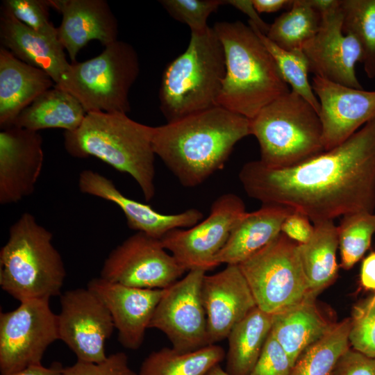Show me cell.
Wrapping results in <instances>:
<instances>
[{"label":"cell","instance_id":"6da1fadb","mask_svg":"<svg viewBox=\"0 0 375 375\" xmlns=\"http://www.w3.org/2000/svg\"><path fill=\"white\" fill-rule=\"evenodd\" d=\"M239 179L247 194L278 204L313 223L375 210V119L338 146L295 165L245 163Z\"/></svg>","mask_w":375,"mask_h":375},{"label":"cell","instance_id":"7a4b0ae2","mask_svg":"<svg viewBox=\"0 0 375 375\" xmlns=\"http://www.w3.org/2000/svg\"><path fill=\"white\" fill-rule=\"evenodd\" d=\"M251 135L250 119L217 106L153 127V149L185 187L222 169L235 145Z\"/></svg>","mask_w":375,"mask_h":375},{"label":"cell","instance_id":"3957f363","mask_svg":"<svg viewBox=\"0 0 375 375\" xmlns=\"http://www.w3.org/2000/svg\"><path fill=\"white\" fill-rule=\"evenodd\" d=\"M212 28L226 62L217 106L251 119L290 91L272 56L249 26L240 21L219 22Z\"/></svg>","mask_w":375,"mask_h":375},{"label":"cell","instance_id":"277c9868","mask_svg":"<svg viewBox=\"0 0 375 375\" xmlns=\"http://www.w3.org/2000/svg\"><path fill=\"white\" fill-rule=\"evenodd\" d=\"M153 132L126 113L92 112L76 130L65 131L64 147L73 157L93 156L129 174L149 201L156 192Z\"/></svg>","mask_w":375,"mask_h":375},{"label":"cell","instance_id":"5b68a950","mask_svg":"<svg viewBox=\"0 0 375 375\" xmlns=\"http://www.w3.org/2000/svg\"><path fill=\"white\" fill-rule=\"evenodd\" d=\"M52 233L35 217L23 213L10 227L0 251V285L19 302L60 295L66 277Z\"/></svg>","mask_w":375,"mask_h":375},{"label":"cell","instance_id":"8992f818","mask_svg":"<svg viewBox=\"0 0 375 375\" xmlns=\"http://www.w3.org/2000/svg\"><path fill=\"white\" fill-rule=\"evenodd\" d=\"M225 74L224 48L213 28L191 32L186 50L162 73L158 98L167 122L217 106Z\"/></svg>","mask_w":375,"mask_h":375},{"label":"cell","instance_id":"52a82bcc","mask_svg":"<svg viewBox=\"0 0 375 375\" xmlns=\"http://www.w3.org/2000/svg\"><path fill=\"white\" fill-rule=\"evenodd\" d=\"M250 131L260 147L259 160L269 167H291L324 151L317 112L291 90L250 119Z\"/></svg>","mask_w":375,"mask_h":375},{"label":"cell","instance_id":"ba28073f","mask_svg":"<svg viewBox=\"0 0 375 375\" xmlns=\"http://www.w3.org/2000/svg\"><path fill=\"white\" fill-rule=\"evenodd\" d=\"M140 73L138 53L129 43L117 40L98 56L71 63L55 85L74 96L87 113L130 111L129 92Z\"/></svg>","mask_w":375,"mask_h":375},{"label":"cell","instance_id":"9c48e42d","mask_svg":"<svg viewBox=\"0 0 375 375\" xmlns=\"http://www.w3.org/2000/svg\"><path fill=\"white\" fill-rule=\"evenodd\" d=\"M298 247L299 244L281 233L238 265L257 307L268 314L280 312L311 296Z\"/></svg>","mask_w":375,"mask_h":375},{"label":"cell","instance_id":"30bf717a","mask_svg":"<svg viewBox=\"0 0 375 375\" xmlns=\"http://www.w3.org/2000/svg\"><path fill=\"white\" fill-rule=\"evenodd\" d=\"M59 340L57 315L49 299H29L0 314V371L8 375L41 364L50 344Z\"/></svg>","mask_w":375,"mask_h":375},{"label":"cell","instance_id":"8fae6325","mask_svg":"<svg viewBox=\"0 0 375 375\" xmlns=\"http://www.w3.org/2000/svg\"><path fill=\"white\" fill-rule=\"evenodd\" d=\"M246 212L244 203L240 197L233 193L224 194L212 203L206 219L188 229L170 231L160 239L161 243L187 272H206L217 266L215 262L216 256Z\"/></svg>","mask_w":375,"mask_h":375},{"label":"cell","instance_id":"7c38bea8","mask_svg":"<svg viewBox=\"0 0 375 375\" xmlns=\"http://www.w3.org/2000/svg\"><path fill=\"white\" fill-rule=\"evenodd\" d=\"M185 272L160 240L136 232L109 253L100 277L128 287L165 289Z\"/></svg>","mask_w":375,"mask_h":375},{"label":"cell","instance_id":"4fadbf2b","mask_svg":"<svg viewBox=\"0 0 375 375\" xmlns=\"http://www.w3.org/2000/svg\"><path fill=\"white\" fill-rule=\"evenodd\" d=\"M206 272L190 270L185 276L165 288L149 326L162 332L172 348L179 352L192 351L210 344L201 298Z\"/></svg>","mask_w":375,"mask_h":375},{"label":"cell","instance_id":"5bb4252c","mask_svg":"<svg viewBox=\"0 0 375 375\" xmlns=\"http://www.w3.org/2000/svg\"><path fill=\"white\" fill-rule=\"evenodd\" d=\"M60 306L57 315L59 340L78 361L100 362L105 360L106 342L115 326L102 301L88 288H76L60 295Z\"/></svg>","mask_w":375,"mask_h":375},{"label":"cell","instance_id":"9a60e30c","mask_svg":"<svg viewBox=\"0 0 375 375\" xmlns=\"http://www.w3.org/2000/svg\"><path fill=\"white\" fill-rule=\"evenodd\" d=\"M322 17L317 33L302 48L310 72L334 83L362 89L356 65L363 62V51L353 35L343 32L341 3Z\"/></svg>","mask_w":375,"mask_h":375},{"label":"cell","instance_id":"2e32d148","mask_svg":"<svg viewBox=\"0 0 375 375\" xmlns=\"http://www.w3.org/2000/svg\"><path fill=\"white\" fill-rule=\"evenodd\" d=\"M311 85L320 105L324 151L342 144L375 119V91L347 87L318 76L312 77Z\"/></svg>","mask_w":375,"mask_h":375},{"label":"cell","instance_id":"e0dca14e","mask_svg":"<svg viewBox=\"0 0 375 375\" xmlns=\"http://www.w3.org/2000/svg\"><path fill=\"white\" fill-rule=\"evenodd\" d=\"M42 137L15 126L0 132V203H16L33 193L44 162Z\"/></svg>","mask_w":375,"mask_h":375},{"label":"cell","instance_id":"ac0fdd59","mask_svg":"<svg viewBox=\"0 0 375 375\" xmlns=\"http://www.w3.org/2000/svg\"><path fill=\"white\" fill-rule=\"evenodd\" d=\"M201 298L210 344L227 338L232 328L256 308L250 288L238 265L205 275Z\"/></svg>","mask_w":375,"mask_h":375},{"label":"cell","instance_id":"d6986e66","mask_svg":"<svg viewBox=\"0 0 375 375\" xmlns=\"http://www.w3.org/2000/svg\"><path fill=\"white\" fill-rule=\"evenodd\" d=\"M87 288L109 310L120 344L130 350L138 349L165 289L128 287L101 277L92 278Z\"/></svg>","mask_w":375,"mask_h":375},{"label":"cell","instance_id":"ffe728a7","mask_svg":"<svg viewBox=\"0 0 375 375\" xmlns=\"http://www.w3.org/2000/svg\"><path fill=\"white\" fill-rule=\"evenodd\" d=\"M78 188L83 194L114 203L124 212L130 228L158 240L170 231L190 228L203 219L202 212L196 208L177 214L160 213L148 204L124 196L110 179L91 169L80 173Z\"/></svg>","mask_w":375,"mask_h":375},{"label":"cell","instance_id":"44dd1931","mask_svg":"<svg viewBox=\"0 0 375 375\" xmlns=\"http://www.w3.org/2000/svg\"><path fill=\"white\" fill-rule=\"evenodd\" d=\"M51 8L62 15L58 39L76 62L79 51L91 40L104 47L117 40L118 22L105 0H49Z\"/></svg>","mask_w":375,"mask_h":375},{"label":"cell","instance_id":"7402d4cb","mask_svg":"<svg viewBox=\"0 0 375 375\" xmlns=\"http://www.w3.org/2000/svg\"><path fill=\"white\" fill-rule=\"evenodd\" d=\"M1 46L25 63L40 69L60 83L70 64L58 39L51 38L27 27L10 12L1 8Z\"/></svg>","mask_w":375,"mask_h":375},{"label":"cell","instance_id":"603a6c76","mask_svg":"<svg viewBox=\"0 0 375 375\" xmlns=\"http://www.w3.org/2000/svg\"><path fill=\"white\" fill-rule=\"evenodd\" d=\"M55 86L44 71L20 60L0 47V127L12 126L21 112Z\"/></svg>","mask_w":375,"mask_h":375},{"label":"cell","instance_id":"cb8c5ba5","mask_svg":"<svg viewBox=\"0 0 375 375\" xmlns=\"http://www.w3.org/2000/svg\"><path fill=\"white\" fill-rule=\"evenodd\" d=\"M294 210L283 205L262 204L256 211L247 212L233 228L215 263L239 265L255 254L279 235L284 220Z\"/></svg>","mask_w":375,"mask_h":375},{"label":"cell","instance_id":"d4e9b609","mask_svg":"<svg viewBox=\"0 0 375 375\" xmlns=\"http://www.w3.org/2000/svg\"><path fill=\"white\" fill-rule=\"evenodd\" d=\"M315 299L308 296L272 315L271 333L286 351L293 365L299 355L333 325L322 316Z\"/></svg>","mask_w":375,"mask_h":375},{"label":"cell","instance_id":"484cf974","mask_svg":"<svg viewBox=\"0 0 375 375\" xmlns=\"http://www.w3.org/2000/svg\"><path fill=\"white\" fill-rule=\"evenodd\" d=\"M86 114L74 96L54 86L23 110L12 126L38 132L45 128L74 131L80 126Z\"/></svg>","mask_w":375,"mask_h":375},{"label":"cell","instance_id":"4316f807","mask_svg":"<svg viewBox=\"0 0 375 375\" xmlns=\"http://www.w3.org/2000/svg\"><path fill=\"white\" fill-rule=\"evenodd\" d=\"M313 226L311 238L299 244L298 249L310 294L316 298L338 276L336 253L339 241L338 226L333 220L317 222Z\"/></svg>","mask_w":375,"mask_h":375},{"label":"cell","instance_id":"83f0119b","mask_svg":"<svg viewBox=\"0 0 375 375\" xmlns=\"http://www.w3.org/2000/svg\"><path fill=\"white\" fill-rule=\"evenodd\" d=\"M272 328V315L257 306L238 322L227 338L226 371L231 375H250Z\"/></svg>","mask_w":375,"mask_h":375},{"label":"cell","instance_id":"f1b7e54d","mask_svg":"<svg viewBox=\"0 0 375 375\" xmlns=\"http://www.w3.org/2000/svg\"><path fill=\"white\" fill-rule=\"evenodd\" d=\"M224 357L223 348L215 344L188 352L164 347L143 360L138 375H205Z\"/></svg>","mask_w":375,"mask_h":375},{"label":"cell","instance_id":"f546056e","mask_svg":"<svg viewBox=\"0 0 375 375\" xmlns=\"http://www.w3.org/2000/svg\"><path fill=\"white\" fill-rule=\"evenodd\" d=\"M350 326L351 318L333 324L324 336L299 355L290 375H334L340 358L351 348Z\"/></svg>","mask_w":375,"mask_h":375},{"label":"cell","instance_id":"4dcf8cb0","mask_svg":"<svg viewBox=\"0 0 375 375\" xmlns=\"http://www.w3.org/2000/svg\"><path fill=\"white\" fill-rule=\"evenodd\" d=\"M322 19L321 13L308 0H294L292 7L270 24L265 35L283 49H302L317 33Z\"/></svg>","mask_w":375,"mask_h":375},{"label":"cell","instance_id":"1f68e13d","mask_svg":"<svg viewBox=\"0 0 375 375\" xmlns=\"http://www.w3.org/2000/svg\"><path fill=\"white\" fill-rule=\"evenodd\" d=\"M342 29L353 35L364 54L367 76L375 78V0H341Z\"/></svg>","mask_w":375,"mask_h":375},{"label":"cell","instance_id":"d6a6232c","mask_svg":"<svg viewBox=\"0 0 375 375\" xmlns=\"http://www.w3.org/2000/svg\"><path fill=\"white\" fill-rule=\"evenodd\" d=\"M249 26L272 56L283 78L291 87V90L306 99L319 115L320 105L308 81L309 62L303 50L283 49L269 40L253 24L249 22Z\"/></svg>","mask_w":375,"mask_h":375},{"label":"cell","instance_id":"836d02e7","mask_svg":"<svg viewBox=\"0 0 375 375\" xmlns=\"http://www.w3.org/2000/svg\"><path fill=\"white\" fill-rule=\"evenodd\" d=\"M338 232L340 266L350 269L370 248L375 234V213L361 212L343 216Z\"/></svg>","mask_w":375,"mask_h":375},{"label":"cell","instance_id":"e575fe53","mask_svg":"<svg viewBox=\"0 0 375 375\" xmlns=\"http://www.w3.org/2000/svg\"><path fill=\"white\" fill-rule=\"evenodd\" d=\"M349 341L352 349L375 358V292L354 306Z\"/></svg>","mask_w":375,"mask_h":375},{"label":"cell","instance_id":"d590c367","mask_svg":"<svg viewBox=\"0 0 375 375\" xmlns=\"http://www.w3.org/2000/svg\"><path fill=\"white\" fill-rule=\"evenodd\" d=\"M3 9L35 32L58 39V30L49 19V0H4Z\"/></svg>","mask_w":375,"mask_h":375},{"label":"cell","instance_id":"8d00e7d4","mask_svg":"<svg viewBox=\"0 0 375 375\" xmlns=\"http://www.w3.org/2000/svg\"><path fill=\"white\" fill-rule=\"evenodd\" d=\"M159 3L175 20L187 24L192 33H202L209 26L211 13L226 4L222 0H160Z\"/></svg>","mask_w":375,"mask_h":375},{"label":"cell","instance_id":"74e56055","mask_svg":"<svg viewBox=\"0 0 375 375\" xmlns=\"http://www.w3.org/2000/svg\"><path fill=\"white\" fill-rule=\"evenodd\" d=\"M292 367L289 356L270 332L250 375H290Z\"/></svg>","mask_w":375,"mask_h":375},{"label":"cell","instance_id":"f35d334b","mask_svg":"<svg viewBox=\"0 0 375 375\" xmlns=\"http://www.w3.org/2000/svg\"><path fill=\"white\" fill-rule=\"evenodd\" d=\"M65 375H138L128 365V357L124 352L107 356L100 362H85L77 360L72 366L64 367Z\"/></svg>","mask_w":375,"mask_h":375},{"label":"cell","instance_id":"ab89813d","mask_svg":"<svg viewBox=\"0 0 375 375\" xmlns=\"http://www.w3.org/2000/svg\"><path fill=\"white\" fill-rule=\"evenodd\" d=\"M334 375H375V358L350 348L338 362Z\"/></svg>","mask_w":375,"mask_h":375},{"label":"cell","instance_id":"60d3db41","mask_svg":"<svg viewBox=\"0 0 375 375\" xmlns=\"http://www.w3.org/2000/svg\"><path fill=\"white\" fill-rule=\"evenodd\" d=\"M310 222L306 215L294 210L284 220L281 233L299 244L306 243L314 232Z\"/></svg>","mask_w":375,"mask_h":375},{"label":"cell","instance_id":"b9f144b4","mask_svg":"<svg viewBox=\"0 0 375 375\" xmlns=\"http://www.w3.org/2000/svg\"><path fill=\"white\" fill-rule=\"evenodd\" d=\"M226 4H229L247 15L249 18V22L253 24L262 33H267L270 24L264 22L259 16L252 0H228L226 1Z\"/></svg>","mask_w":375,"mask_h":375},{"label":"cell","instance_id":"7bdbcfd3","mask_svg":"<svg viewBox=\"0 0 375 375\" xmlns=\"http://www.w3.org/2000/svg\"><path fill=\"white\" fill-rule=\"evenodd\" d=\"M360 282L364 289L375 292V251L371 252L363 259Z\"/></svg>","mask_w":375,"mask_h":375},{"label":"cell","instance_id":"ee69618b","mask_svg":"<svg viewBox=\"0 0 375 375\" xmlns=\"http://www.w3.org/2000/svg\"><path fill=\"white\" fill-rule=\"evenodd\" d=\"M253 6L258 13L274 12L283 8L292 7L293 0H252Z\"/></svg>","mask_w":375,"mask_h":375},{"label":"cell","instance_id":"f6af8a7d","mask_svg":"<svg viewBox=\"0 0 375 375\" xmlns=\"http://www.w3.org/2000/svg\"><path fill=\"white\" fill-rule=\"evenodd\" d=\"M64 367L59 364L46 367L42 364L31 365L17 372L8 375H65Z\"/></svg>","mask_w":375,"mask_h":375},{"label":"cell","instance_id":"bcb514c9","mask_svg":"<svg viewBox=\"0 0 375 375\" xmlns=\"http://www.w3.org/2000/svg\"><path fill=\"white\" fill-rule=\"evenodd\" d=\"M308 1L321 15L338 7L341 3V0H308Z\"/></svg>","mask_w":375,"mask_h":375},{"label":"cell","instance_id":"7dc6e473","mask_svg":"<svg viewBox=\"0 0 375 375\" xmlns=\"http://www.w3.org/2000/svg\"><path fill=\"white\" fill-rule=\"evenodd\" d=\"M205 375H231L226 370H224L219 364L210 368Z\"/></svg>","mask_w":375,"mask_h":375}]
</instances>
